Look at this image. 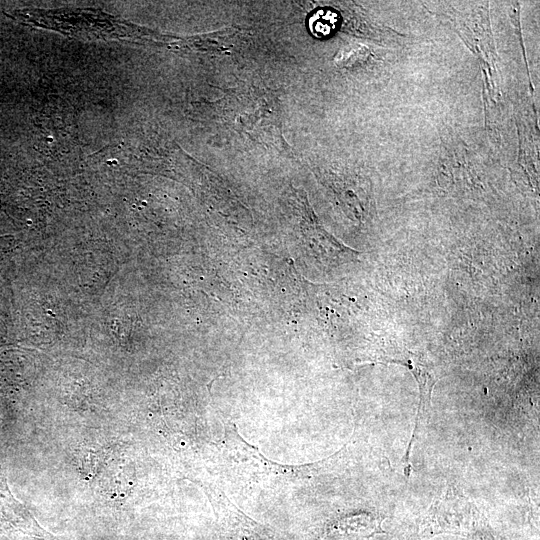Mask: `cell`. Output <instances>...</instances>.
<instances>
[{"instance_id": "6da1fadb", "label": "cell", "mask_w": 540, "mask_h": 540, "mask_svg": "<svg viewBox=\"0 0 540 540\" xmlns=\"http://www.w3.org/2000/svg\"><path fill=\"white\" fill-rule=\"evenodd\" d=\"M387 362L405 366L414 376L419 388V405L415 427L405 454V464L409 466V455L420 425L429 419L431 410V395L437 381L443 376L442 368L425 354L408 351L401 357L387 359Z\"/></svg>"}, {"instance_id": "3957f363", "label": "cell", "mask_w": 540, "mask_h": 540, "mask_svg": "<svg viewBox=\"0 0 540 540\" xmlns=\"http://www.w3.org/2000/svg\"><path fill=\"white\" fill-rule=\"evenodd\" d=\"M339 23L338 14L331 9H320L309 19L310 32L317 38L331 35Z\"/></svg>"}, {"instance_id": "7a4b0ae2", "label": "cell", "mask_w": 540, "mask_h": 540, "mask_svg": "<svg viewBox=\"0 0 540 540\" xmlns=\"http://www.w3.org/2000/svg\"><path fill=\"white\" fill-rule=\"evenodd\" d=\"M383 518L374 512H356L327 523L319 540H370L381 528Z\"/></svg>"}, {"instance_id": "277c9868", "label": "cell", "mask_w": 540, "mask_h": 540, "mask_svg": "<svg viewBox=\"0 0 540 540\" xmlns=\"http://www.w3.org/2000/svg\"><path fill=\"white\" fill-rule=\"evenodd\" d=\"M369 57L367 47L360 44H350L339 50L335 63L342 68L353 69L363 65Z\"/></svg>"}]
</instances>
